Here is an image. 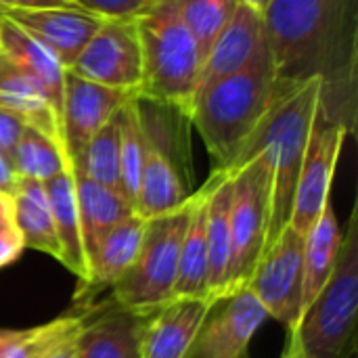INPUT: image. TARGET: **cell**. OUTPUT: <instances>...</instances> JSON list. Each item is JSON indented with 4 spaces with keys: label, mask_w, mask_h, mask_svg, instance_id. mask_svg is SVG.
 Listing matches in <instances>:
<instances>
[{
    "label": "cell",
    "mask_w": 358,
    "mask_h": 358,
    "mask_svg": "<svg viewBox=\"0 0 358 358\" xmlns=\"http://www.w3.org/2000/svg\"><path fill=\"white\" fill-rule=\"evenodd\" d=\"M358 315L357 208L342 233L334 271L294 329L304 358H355Z\"/></svg>",
    "instance_id": "cell-5"
},
{
    "label": "cell",
    "mask_w": 358,
    "mask_h": 358,
    "mask_svg": "<svg viewBox=\"0 0 358 358\" xmlns=\"http://www.w3.org/2000/svg\"><path fill=\"white\" fill-rule=\"evenodd\" d=\"M0 55L19 65L21 69H25L42 84L48 90L50 99L55 101L61 115L63 78L67 67L50 48H46L38 38L27 34L23 27L0 15Z\"/></svg>",
    "instance_id": "cell-24"
},
{
    "label": "cell",
    "mask_w": 358,
    "mask_h": 358,
    "mask_svg": "<svg viewBox=\"0 0 358 358\" xmlns=\"http://www.w3.org/2000/svg\"><path fill=\"white\" fill-rule=\"evenodd\" d=\"M346 136L348 130L342 124L327 122L321 115L317 117L302 159L289 220V227L304 237L329 203L331 182Z\"/></svg>",
    "instance_id": "cell-11"
},
{
    "label": "cell",
    "mask_w": 358,
    "mask_h": 358,
    "mask_svg": "<svg viewBox=\"0 0 358 358\" xmlns=\"http://www.w3.org/2000/svg\"><path fill=\"white\" fill-rule=\"evenodd\" d=\"M300 358H304V355H302V350H300Z\"/></svg>",
    "instance_id": "cell-41"
},
{
    "label": "cell",
    "mask_w": 358,
    "mask_h": 358,
    "mask_svg": "<svg viewBox=\"0 0 358 358\" xmlns=\"http://www.w3.org/2000/svg\"><path fill=\"white\" fill-rule=\"evenodd\" d=\"M25 126H27V122L21 115L0 107V153L4 157H10V153H13L21 132L25 130Z\"/></svg>",
    "instance_id": "cell-34"
},
{
    "label": "cell",
    "mask_w": 358,
    "mask_h": 358,
    "mask_svg": "<svg viewBox=\"0 0 358 358\" xmlns=\"http://www.w3.org/2000/svg\"><path fill=\"white\" fill-rule=\"evenodd\" d=\"M245 287L268 317L285 329L296 327L304 308V235L287 227L266 248Z\"/></svg>",
    "instance_id": "cell-8"
},
{
    "label": "cell",
    "mask_w": 358,
    "mask_h": 358,
    "mask_svg": "<svg viewBox=\"0 0 358 358\" xmlns=\"http://www.w3.org/2000/svg\"><path fill=\"white\" fill-rule=\"evenodd\" d=\"M67 69L136 96L143 71L136 17H103L99 29Z\"/></svg>",
    "instance_id": "cell-9"
},
{
    "label": "cell",
    "mask_w": 358,
    "mask_h": 358,
    "mask_svg": "<svg viewBox=\"0 0 358 358\" xmlns=\"http://www.w3.org/2000/svg\"><path fill=\"white\" fill-rule=\"evenodd\" d=\"M266 319V310L248 287L216 298L210 302L185 358H252V338Z\"/></svg>",
    "instance_id": "cell-10"
},
{
    "label": "cell",
    "mask_w": 358,
    "mask_h": 358,
    "mask_svg": "<svg viewBox=\"0 0 358 358\" xmlns=\"http://www.w3.org/2000/svg\"><path fill=\"white\" fill-rule=\"evenodd\" d=\"M285 331L287 336H285V348H283L281 358H300V344H298L294 329H285Z\"/></svg>",
    "instance_id": "cell-37"
},
{
    "label": "cell",
    "mask_w": 358,
    "mask_h": 358,
    "mask_svg": "<svg viewBox=\"0 0 358 358\" xmlns=\"http://www.w3.org/2000/svg\"><path fill=\"white\" fill-rule=\"evenodd\" d=\"M145 153H147V132H145L138 99L132 96L120 109V182L124 195L132 201V206L141 185Z\"/></svg>",
    "instance_id": "cell-30"
},
{
    "label": "cell",
    "mask_w": 358,
    "mask_h": 358,
    "mask_svg": "<svg viewBox=\"0 0 358 358\" xmlns=\"http://www.w3.org/2000/svg\"><path fill=\"white\" fill-rule=\"evenodd\" d=\"M231 195H233V172L212 170V189L208 195V283L206 298L212 302L227 294L229 262H231Z\"/></svg>",
    "instance_id": "cell-19"
},
{
    "label": "cell",
    "mask_w": 358,
    "mask_h": 358,
    "mask_svg": "<svg viewBox=\"0 0 358 358\" xmlns=\"http://www.w3.org/2000/svg\"><path fill=\"white\" fill-rule=\"evenodd\" d=\"M134 94L96 84L69 69L63 78L61 96V141L71 159Z\"/></svg>",
    "instance_id": "cell-13"
},
{
    "label": "cell",
    "mask_w": 358,
    "mask_h": 358,
    "mask_svg": "<svg viewBox=\"0 0 358 358\" xmlns=\"http://www.w3.org/2000/svg\"><path fill=\"white\" fill-rule=\"evenodd\" d=\"M189 182H193V172L189 170L187 149L162 134L147 132V153L134 212L143 218H153L180 208L193 193Z\"/></svg>",
    "instance_id": "cell-12"
},
{
    "label": "cell",
    "mask_w": 358,
    "mask_h": 358,
    "mask_svg": "<svg viewBox=\"0 0 358 358\" xmlns=\"http://www.w3.org/2000/svg\"><path fill=\"white\" fill-rule=\"evenodd\" d=\"M10 197H13L15 224L23 239V248L36 250V252L48 254L61 260V248H59L44 182L17 178V185Z\"/></svg>",
    "instance_id": "cell-25"
},
{
    "label": "cell",
    "mask_w": 358,
    "mask_h": 358,
    "mask_svg": "<svg viewBox=\"0 0 358 358\" xmlns=\"http://www.w3.org/2000/svg\"><path fill=\"white\" fill-rule=\"evenodd\" d=\"M92 310L94 304H86L50 323L29 329H13L0 346V358H48L78 336Z\"/></svg>",
    "instance_id": "cell-26"
},
{
    "label": "cell",
    "mask_w": 358,
    "mask_h": 358,
    "mask_svg": "<svg viewBox=\"0 0 358 358\" xmlns=\"http://www.w3.org/2000/svg\"><path fill=\"white\" fill-rule=\"evenodd\" d=\"M44 187H46L52 222H55V231H57V239L61 248L59 262L78 277V283H82L88 277V258H86L84 239H82L71 168H65L57 176L48 178Z\"/></svg>",
    "instance_id": "cell-23"
},
{
    "label": "cell",
    "mask_w": 358,
    "mask_h": 358,
    "mask_svg": "<svg viewBox=\"0 0 358 358\" xmlns=\"http://www.w3.org/2000/svg\"><path fill=\"white\" fill-rule=\"evenodd\" d=\"M69 168L76 174H82L90 180H96L101 185L122 191V182H120V111L69 159Z\"/></svg>",
    "instance_id": "cell-29"
},
{
    "label": "cell",
    "mask_w": 358,
    "mask_h": 358,
    "mask_svg": "<svg viewBox=\"0 0 358 358\" xmlns=\"http://www.w3.org/2000/svg\"><path fill=\"white\" fill-rule=\"evenodd\" d=\"M71 174H73V187H76V201H78L84 250L90 262L101 239L117 222H122L124 218L136 212H134L132 201L122 191L101 185L96 180H90L82 174H76L73 170Z\"/></svg>",
    "instance_id": "cell-20"
},
{
    "label": "cell",
    "mask_w": 358,
    "mask_h": 358,
    "mask_svg": "<svg viewBox=\"0 0 358 358\" xmlns=\"http://www.w3.org/2000/svg\"><path fill=\"white\" fill-rule=\"evenodd\" d=\"M84 8L103 17H141L162 0H78Z\"/></svg>",
    "instance_id": "cell-33"
},
{
    "label": "cell",
    "mask_w": 358,
    "mask_h": 358,
    "mask_svg": "<svg viewBox=\"0 0 358 358\" xmlns=\"http://www.w3.org/2000/svg\"><path fill=\"white\" fill-rule=\"evenodd\" d=\"M210 189H212V174L197 191L191 193L189 220H187V229H185L180 254H178V275H176V285H174V298H206V283H208L206 220H208Z\"/></svg>",
    "instance_id": "cell-21"
},
{
    "label": "cell",
    "mask_w": 358,
    "mask_h": 358,
    "mask_svg": "<svg viewBox=\"0 0 358 358\" xmlns=\"http://www.w3.org/2000/svg\"><path fill=\"white\" fill-rule=\"evenodd\" d=\"M145 319L113 300L94 306L73 338V358H138Z\"/></svg>",
    "instance_id": "cell-16"
},
{
    "label": "cell",
    "mask_w": 358,
    "mask_h": 358,
    "mask_svg": "<svg viewBox=\"0 0 358 358\" xmlns=\"http://www.w3.org/2000/svg\"><path fill=\"white\" fill-rule=\"evenodd\" d=\"M174 2L185 25L195 36L203 57L239 4L237 0H174Z\"/></svg>",
    "instance_id": "cell-31"
},
{
    "label": "cell",
    "mask_w": 358,
    "mask_h": 358,
    "mask_svg": "<svg viewBox=\"0 0 358 358\" xmlns=\"http://www.w3.org/2000/svg\"><path fill=\"white\" fill-rule=\"evenodd\" d=\"M136 29L143 63L136 99L189 113L203 55L176 2L162 0L149 13L136 17Z\"/></svg>",
    "instance_id": "cell-4"
},
{
    "label": "cell",
    "mask_w": 358,
    "mask_h": 358,
    "mask_svg": "<svg viewBox=\"0 0 358 358\" xmlns=\"http://www.w3.org/2000/svg\"><path fill=\"white\" fill-rule=\"evenodd\" d=\"M48 358H73V340H69L67 344L57 348Z\"/></svg>",
    "instance_id": "cell-38"
},
{
    "label": "cell",
    "mask_w": 358,
    "mask_h": 358,
    "mask_svg": "<svg viewBox=\"0 0 358 358\" xmlns=\"http://www.w3.org/2000/svg\"><path fill=\"white\" fill-rule=\"evenodd\" d=\"M266 42H268V36H266L264 15L252 6L237 4L233 17L220 29V34L216 36V40L212 42V46L208 48L203 57V65H201L193 101L216 82L250 65L252 59L266 46Z\"/></svg>",
    "instance_id": "cell-14"
},
{
    "label": "cell",
    "mask_w": 358,
    "mask_h": 358,
    "mask_svg": "<svg viewBox=\"0 0 358 358\" xmlns=\"http://www.w3.org/2000/svg\"><path fill=\"white\" fill-rule=\"evenodd\" d=\"M340 243L342 229L329 201L304 237V308L315 300V296L329 279L340 252Z\"/></svg>",
    "instance_id": "cell-27"
},
{
    "label": "cell",
    "mask_w": 358,
    "mask_h": 358,
    "mask_svg": "<svg viewBox=\"0 0 358 358\" xmlns=\"http://www.w3.org/2000/svg\"><path fill=\"white\" fill-rule=\"evenodd\" d=\"M273 170L264 155H254L233 172L231 195V262L227 294L245 289L266 245L271 222Z\"/></svg>",
    "instance_id": "cell-7"
},
{
    "label": "cell",
    "mask_w": 358,
    "mask_h": 358,
    "mask_svg": "<svg viewBox=\"0 0 358 358\" xmlns=\"http://www.w3.org/2000/svg\"><path fill=\"white\" fill-rule=\"evenodd\" d=\"M23 250V239L15 224L13 197L10 193H0V268L15 262Z\"/></svg>",
    "instance_id": "cell-32"
},
{
    "label": "cell",
    "mask_w": 358,
    "mask_h": 358,
    "mask_svg": "<svg viewBox=\"0 0 358 358\" xmlns=\"http://www.w3.org/2000/svg\"><path fill=\"white\" fill-rule=\"evenodd\" d=\"M8 162L17 178H29L40 182H46L48 178L69 168V159L61 138L31 124H27L21 132Z\"/></svg>",
    "instance_id": "cell-28"
},
{
    "label": "cell",
    "mask_w": 358,
    "mask_h": 358,
    "mask_svg": "<svg viewBox=\"0 0 358 358\" xmlns=\"http://www.w3.org/2000/svg\"><path fill=\"white\" fill-rule=\"evenodd\" d=\"M208 306L206 298H172L147 315L138 358H185Z\"/></svg>",
    "instance_id": "cell-18"
},
{
    "label": "cell",
    "mask_w": 358,
    "mask_h": 358,
    "mask_svg": "<svg viewBox=\"0 0 358 358\" xmlns=\"http://www.w3.org/2000/svg\"><path fill=\"white\" fill-rule=\"evenodd\" d=\"M15 185H17V176L10 168V162L0 153V193H13Z\"/></svg>",
    "instance_id": "cell-36"
},
{
    "label": "cell",
    "mask_w": 358,
    "mask_h": 358,
    "mask_svg": "<svg viewBox=\"0 0 358 358\" xmlns=\"http://www.w3.org/2000/svg\"><path fill=\"white\" fill-rule=\"evenodd\" d=\"M239 4H245V6H252V8H256L258 13H264L266 10V6L271 4V0H237Z\"/></svg>",
    "instance_id": "cell-39"
},
{
    "label": "cell",
    "mask_w": 358,
    "mask_h": 358,
    "mask_svg": "<svg viewBox=\"0 0 358 358\" xmlns=\"http://www.w3.org/2000/svg\"><path fill=\"white\" fill-rule=\"evenodd\" d=\"M147 218L132 214L117 222L96 245L90 262H88V277L86 281L78 283L76 289V304L86 306L92 304V300L105 292L107 287L111 289L124 275L126 271L134 264L136 254L143 243Z\"/></svg>",
    "instance_id": "cell-17"
},
{
    "label": "cell",
    "mask_w": 358,
    "mask_h": 358,
    "mask_svg": "<svg viewBox=\"0 0 358 358\" xmlns=\"http://www.w3.org/2000/svg\"><path fill=\"white\" fill-rule=\"evenodd\" d=\"M52 6H82L78 0H0V8H52Z\"/></svg>",
    "instance_id": "cell-35"
},
{
    "label": "cell",
    "mask_w": 358,
    "mask_h": 358,
    "mask_svg": "<svg viewBox=\"0 0 358 358\" xmlns=\"http://www.w3.org/2000/svg\"><path fill=\"white\" fill-rule=\"evenodd\" d=\"M10 331H13V329H0V346H2V342L10 336Z\"/></svg>",
    "instance_id": "cell-40"
},
{
    "label": "cell",
    "mask_w": 358,
    "mask_h": 358,
    "mask_svg": "<svg viewBox=\"0 0 358 358\" xmlns=\"http://www.w3.org/2000/svg\"><path fill=\"white\" fill-rule=\"evenodd\" d=\"M0 107L61 138V115L48 90L25 69L0 55ZM63 143V141H61Z\"/></svg>",
    "instance_id": "cell-22"
},
{
    "label": "cell",
    "mask_w": 358,
    "mask_h": 358,
    "mask_svg": "<svg viewBox=\"0 0 358 358\" xmlns=\"http://www.w3.org/2000/svg\"><path fill=\"white\" fill-rule=\"evenodd\" d=\"M281 82L266 46L241 71L216 82L189 107V122L197 128L214 170L231 172L248 138L275 103Z\"/></svg>",
    "instance_id": "cell-3"
},
{
    "label": "cell",
    "mask_w": 358,
    "mask_h": 358,
    "mask_svg": "<svg viewBox=\"0 0 358 358\" xmlns=\"http://www.w3.org/2000/svg\"><path fill=\"white\" fill-rule=\"evenodd\" d=\"M321 107V80L310 78L302 84H283L264 113L245 147L241 149L231 172L239 170L254 155H264L273 170L271 222L266 233V248L289 227L296 185L306 153V145Z\"/></svg>",
    "instance_id": "cell-2"
},
{
    "label": "cell",
    "mask_w": 358,
    "mask_h": 358,
    "mask_svg": "<svg viewBox=\"0 0 358 358\" xmlns=\"http://www.w3.org/2000/svg\"><path fill=\"white\" fill-rule=\"evenodd\" d=\"M262 15L279 82L319 78V115L355 134L358 0H271Z\"/></svg>",
    "instance_id": "cell-1"
},
{
    "label": "cell",
    "mask_w": 358,
    "mask_h": 358,
    "mask_svg": "<svg viewBox=\"0 0 358 358\" xmlns=\"http://www.w3.org/2000/svg\"><path fill=\"white\" fill-rule=\"evenodd\" d=\"M0 15L23 27L50 48L65 67L73 63L84 44L99 29L103 15L84 6L52 8H0Z\"/></svg>",
    "instance_id": "cell-15"
},
{
    "label": "cell",
    "mask_w": 358,
    "mask_h": 358,
    "mask_svg": "<svg viewBox=\"0 0 358 358\" xmlns=\"http://www.w3.org/2000/svg\"><path fill=\"white\" fill-rule=\"evenodd\" d=\"M191 197L180 208L147 218L134 264L111 287V300L132 313L151 315L174 298L178 254L187 229Z\"/></svg>",
    "instance_id": "cell-6"
}]
</instances>
